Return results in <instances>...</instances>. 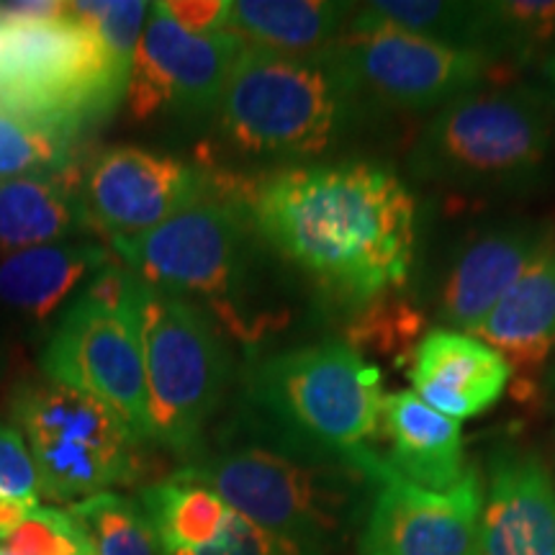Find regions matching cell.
Here are the masks:
<instances>
[{
	"instance_id": "cell-1",
	"label": "cell",
	"mask_w": 555,
	"mask_h": 555,
	"mask_svg": "<svg viewBox=\"0 0 555 555\" xmlns=\"http://www.w3.org/2000/svg\"><path fill=\"white\" fill-rule=\"evenodd\" d=\"M258 237L347 307H378L416 255V204L378 163L298 165L240 189Z\"/></svg>"
},
{
	"instance_id": "cell-2",
	"label": "cell",
	"mask_w": 555,
	"mask_h": 555,
	"mask_svg": "<svg viewBox=\"0 0 555 555\" xmlns=\"http://www.w3.org/2000/svg\"><path fill=\"white\" fill-rule=\"evenodd\" d=\"M245 401L278 448L352 463L371 478L384 433V378L352 343L324 339L249 367Z\"/></svg>"
},
{
	"instance_id": "cell-3",
	"label": "cell",
	"mask_w": 555,
	"mask_h": 555,
	"mask_svg": "<svg viewBox=\"0 0 555 555\" xmlns=\"http://www.w3.org/2000/svg\"><path fill=\"white\" fill-rule=\"evenodd\" d=\"M406 163L416 180L442 189H538L555 165V103L530 86L470 90L429 116Z\"/></svg>"
},
{
	"instance_id": "cell-4",
	"label": "cell",
	"mask_w": 555,
	"mask_h": 555,
	"mask_svg": "<svg viewBox=\"0 0 555 555\" xmlns=\"http://www.w3.org/2000/svg\"><path fill=\"white\" fill-rule=\"evenodd\" d=\"M360 99L335 60L245 47L217 108L221 137L247 157H314L335 147Z\"/></svg>"
},
{
	"instance_id": "cell-5",
	"label": "cell",
	"mask_w": 555,
	"mask_h": 555,
	"mask_svg": "<svg viewBox=\"0 0 555 555\" xmlns=\"http://www.w3.org/2000/svg\"><path fill=\"white\" fill-rule=\"evenodd\" d=\"M224 502L278 535L324 551L371 478L352 463L294 450L245 446L185 466Z\"/></svg>"
},
{
	"instance_id": "cell-6",
	"label": "cell",
	"mask_w": 555,
	"mask_h": 555,
	"mask_svg": "<svg viewBox=\"0 0 555 555\" xmlns=\"http://www.w3.org/2000/svg\"><path fill=\"white\" fill-rule=\"evenodd\" d=\"M139 327L152 440L178 455H191L224 399L232 373L224 337L196 301L144 281L139 283Z\"/></svg>"
},
{
	"instance_id": "cell-7",
	"label": "cell",
	"mask_w": 555,
	"mask_h": 555,
	"mask_svg": "<svg viewBox=\"0 0 555 555\" xmlns=\"http://www.w3.org/2000/svg\"><path fill=\"white\" fill-rule=\"evenodd\" d=\"M129 73L90 24L67 16L5 26L0 106L75 131L127 95Z\"/></svg>"
},
{
	"instance_id": "cell-8",
	"label": "cell",
	"mask_w": 555,
	"mask_h": 555,
	"mask_svg": "<svg viewBox=\"0 0 555 555\" xmlns=\"http://www.w3.org/2000/svg\"><path fill=\"white\" fill-rule=\"evenodd\" d=\"M253 219L240 191L211 183L204 196L168 221L129 240H111L119 258L144 283L176 296H201L208 307L245 332L237 294L247 281Z\"/></svg>"
},
{
	"instance_id": "cell-9",
	"label": "cell",
	"mask_w": 555,
	"mask_h": 555,
	"mask_svg": "<svg viewBox=\"0 0 555 555\" xmlns=\"http://www.w3.org/2000/svg\"><path fill=\"white\" fill-rule=\"evenodd\" d=\"M139 275L108 268L69 307L41 367L54 384L114 406L139 440H152L150 391L139 327Z\"/></svg>"
},
{
	"instance_id": "cell-10",
	"label": "cell",
	"mask_w": 555,
	"mask_h": 555,
	"mask_svg": "<svg viewBox=\"0 0 555 555\" xmlns=\"http://www.w3.org/2000/svg\"><path fill=\"white\" fill-rule=\"evenodd\" d=\"M13 420L24 433L41 494L54 502L95 496L131 481L142 440L106 401L54 380L21 384Z\"/></svg>"
},
{
	"instance_id": "cell-11",
	"label": "cell",
	"mask_w": 555,
	"mask_h": 555,
	"mask_svg": "<svg viewBox=\"0 0 555 555\" xmlns=\"http://www.w3.org/2000/svg\"><path fill=\"white\" fill-rule=\"evenodd\" d=\"M330 57L360 103L371 101L404 114H435L470 90L491 86L502 67L481 52L360 21L356 13Z\"/></svg>"
},
{
	"instance_id": "cell-12",
	"label": "cell",
	"mask_w": 555,
	"mask_h": 555,
	"mask_svg": "<svg viewBox=\"0 0 555 555\" xmlns=\"http://www.w3.org/2000/svg\"><path fill=\"white\" fill-rule=\"evenodd\" d=\"M245 44L232 34H191L165 3L150 5V24L131 62L127 101L137 119L159 111L211 114L219 108Z\"/></svg>"
},
{
	"instance_id": "cell-13",
	"label": "cell",
	"mask_w": 555,
	"mask_h": 555,
	"mask_svg": "<svg viewBox=\"0 0 555 555\" xmlns=\"http://www.w3.org/2000/svg\"><path fill=\"white\" fill-rule=\"evenodd\" d=\"M371 512L360 532L358 555H476L483 478L468 466L448 491L422 489L393 474L386 457L371 470Z\"/></svg>"
},
{
	"instance_id": "cell-14",
	"label": "cell",
	"mask_w": 555,
	"mask_h": 555,
	"mask_svg": "<svg viewBox=\"0 0 555 555\" xmlns=\"http://www.w3.org/2000/svg\"><path fill=\"white\" fill-rule=\"evenodd\" d=\"M211 189L201 168L139 147L106 150L88 170L86 214L111 240H129L168 221Z\"/></svg>"
},
{
	"instance_id": "cell-15",
	"label": "cell",
	"mask_w": 555,
	"mask_h": 555,
	"mask_svg": "<svg viewBox=\"0 0 555 555\" xmlns=\"http://www.w3.org/2000/svg\"><path fill=\"white\" fill-rule=\"evenodd\" d=\"M476 555H555V478L538 450H491Z\"/></svg>"
},
{
	"instance_id": "cell-16",
	"label": "cell",
	"mask_w": 555,
	"mask_h": 555,
	"mask_svg": "<svg viewBox=\"0 0 555 555\" xmlns=\"http://www.w3.org/2000/svg\"><path fill=\"white\" fill-rule=\"evenodd\" d=\"M553 237L555 224L535 219L499 224L476 237L442 283V322L450 330L476 335L486 317L509 294Z\"/></svg>"
},
{
	"instance_id": "cell-17",
	"label": "cell",
	"mask_w": 555,
	"mask_h": 555,
	"mask_svg": "<svg viewBox=\"0 0 555 555\" xmlns=\"http://www.w3.org/2000/svg\"><path fill=\"white\" fill-rule=\"evenodd\" d=\"M512 373L509 360L489 343L450 327L429 330L412 356L414 393L455 422L494 406Z\"/></svg>"
},
{
	"instance_id": "cell-18",
	"label": "cell",
	"mask_w": 555,
	"mask_h": 555,
	"mask_svg": "<svg viewBox=\"0 0 555 555\" xmlns=\"http://www.w3.org/2000/svg\"><path fill=\"white\" fill-rule=\"evenodd\" d=\"M384 433L391 440L386 463L406 481L429 491H448L466 476L461 422L435 412L414 391L388 393Z\"/></svg>"
},
{
	"instance_id": "cell-19",
	"label": "cell",
	"mask_w": 555,
	"mask_h": 555,
	"mask_svg": "<svg viewBox=\"0 0 555 555\" xmlns=\"http://www.w3.org/2000/svg\"><path fill=\"white\" fill-rule=\"evenodd\" d=\"M352 13L356 5L335 0H237L227 34L262 52L319 60L335 50Z\"/></svg>"
},
{
	"instance_id": "cell-20",
	"label": "cell",
	"mask_w": 555,
	"mask_h": 555,
	"mask_svg": "<svg viewBox=\"0 0 555 555\" xmlns=\"http://www.w3.org/2000/svg\"><path fill=\"white\" fill-rule=\"evenodd\" d=\"M86 201L80 185L67 168L3 180L0 183V249L54 245L86 224Z\"/></svg>"
},
{
	"instance_id": "cell-21",
	"label": "cell",
	"mask_w": 555,
	"mask_h": 555,
	"mask_svg": "<svg viewBox=\"0 0 555 555\" xmlns=\"http://www.w3.org/2000/svg\"><path fill=\"white\" fill-rule=\"evenodd\" d=\"M476 337L519 365L535 367L555 350V237L525 270Z\"/></svg>"
},
{
	"instance_id": "cell-22",
	"label": "cell",
	"mask_w": 555,
	"mask_h": 555,
	"mask_svg": "<svg viewBox=\"0 0 555 555\" xmlns=\"http://www.w3.org/2000/svg\"><path fill=\"white\" fill-rule=\"evenodd\" d=\"M108 266L106 249L86 242L21 249L0 262V301L31 319H47L88 275L95 278Z\"/></svg>"
},
{
	"instance_id": "cell-23",
	"label": "cell",
	"mask_w": 555,
	"mask_h": 555,
	"mask_svg": "<svg viewBox=\"0 0 555 555\" xmlns=\"http://www.w3.org/2000/svg\"><path fill=\"white\" fill-rule=\"evenodd\" d=\"M142 512L159 551L176 555L211 545L227 522L229 504L189 468H180L142 491Z\"/></svg>"
},
{
	"instance_id": "cell-24",
	"label": "cell",
	"mask_w": 555,
	"mask_h": 555,
	"mask_svg": "<svg viewBox=\"0 0 555 555\" xmlns=\"http://www.w3.org/2000/svg\"><path fill=\"white\" fill-rule=\"evenodd\" d=\"M356 18L414 37L463 47L489 57L491 13L486 3H450V0H373L356 5Z\"/></svg>"
},
{
	"instance_id": "cell-25",
	"label": "cell",
	"mask_w": 555,
	"mask_h": 555,
	"mask_svg": "<svg viewBox=\"0 0 555 555\" xmlns=\"http://www.w3.org/2000/svg\"><path fill=\"white\" fill-rule=\"evenodd\" d=\"M73 142L75 131L0 106V183L65 170Z\"/></svg>"
},
{
	"instance_id": "cell-26",
	"label": "cell",
	"mask_w": 555,
	"mask_h": 555,
	"mask_svg": "<svg viewBox=\"0 0 555 555\" xmlns=\"http://www.w3.org/2000/svg\"><path fill=\"white\" fill-rule=\"evenodd\" d=\"M80 530L86 532L95 555H157L155 532L134 502L119 494L88 496L69 509Z\"/></svg>"
},
{
	"instance_id": "cell-27",
	"label": "cell",
	"mask_w": 555,
	"mask_h": 555,
	"mask_svg": "<svg viewBox=\"0 0 555 555\" xmlns=\"http://www.w3.org/2000/svg\"><path fill=\"white\" fill-rule=\"evenodd\" d=\"M489 57L530 65L555 44V0H489Z\"/></svg>"
},
{
	"instance_id": "cell-28",
	"label": "cell",
	"mask_w": 555,
	"mask_h": 555,
	"mask_svg": "<svg viewBox=\"0 0 555 555\" xmlns=\"http://www.w3.org/2000/svg\"><path fill=\"white\" fill-rule=\"evenodd\" d=\"M0 551L5 555H80L93 553V545L69 512L37 506L0 538Z\"/></svg>"
},
{
	"instance_id": "cell-29",
	"label": "cell",
	"mask_w": 555,
	"mask_h": 555,
	"mask_svg": "<svg viewBox=\"0 0 555 555\" xmlns=\"http://www.w3.org/2000/svg\"><path fill=\"white\" fill-rule=\"evenodd\" d=\"M69 13L82 24H90L101 34L103 44L114 54V60L131 73L142 24L150 16V3L121 0V3H69Z\"/></svg>"
},
{
	"instance_id": "cell-30",
	"label": "cell",
	"mask_w": 555,
	"mask_h": 555,
	"mask_svg": "<svg viewBox=\"0 0 555 555\" xmlns=\"http://www.w3.org/2000/svg\"><path fill=\"white\" fill-rule=\"evenodd\" d=\"M176 555H324V551H317V547L298 543V540L270 532L229 506L227 522L211 545Z\"/></svg>"
},
{
	"instance_id": "cell-31",
	"label": "cell",
	"mask_w": 555,
	"mask_h": 555,
	"mask_svg": "<svg viewBox=\"0 0 555 555\" xmlns=\"http://www.w3.org/2000/svg\"><path fill=\"white\" fill-rule=\"evenodd\" d=\"M39 474L24 435L0 427V494L31 512L39 506Z\"/></svg>"
},
{
	"instance_id": "cell-32",
	"label": "cell",
	"mask_w": 555,
	"mask_h": 555,
	"mask_svg": "<svg viewBox=\"0 0 555 555\" xmlns=\"http://www.w3.org/2000/svg\"><path fill=\"white\" fill-rule=\"evenodd\" d=\"M165 9L185 31L227 34L232 3L229 0H172V3H165Z\"/></svg>"
},
{
	"instance_id": "cell-33",
	"label": "cell",
	"mask_w": 555,
	"mask_h": 555,
	"mask_svg": "<svg viewBox=\"0 0 555 555\" xmlns=\"http://www.w3.org/2000/svg\"><path fill=\"white\" fill-rule=\"evenodd\" d=\"M69 3L54 0H31V3H0V24H34V21H50L67 16Z\"/></svg>"
},
{
	"instance_id": "cell-34",
	"label": "cell",
	"mask_w": 555,
	"mask_h": 555,
	"mask_svg": "<svg viewBox=\"0 0 555 555\" xmlns=\"http://www.w3.org/2000/svg\"><path fill=\"white\" fill-rule=\"evenodd\" d=\"M26 515H29V509H26V506L11 502V499H5L3 494H0V538L9 535L13 527H16Z\"/></svg>"
},
{
	"instance_id": "cell-35",
	"label": "cell",
	"mask_w": 555,
	"mask_h": 555,
	"mask_svg": "<svg viewBox=\"0 0 555 555\" xmlns=\"http://www.w3.org/2000/svg\"><path fill=\"white\" fill-rule=\"evenodd\" d=\"M543 78L547 82V90H551V101L555 103V44L547 52V57H543Z\"/></svg>"
},
{
	"instance_id": "cell-36",
	"label": "cell",
	"mask_w": 555,
	"mask_h": 555,
	"mask_svg": "<svg viewBox=\"0 0 555 555\" xmlns=\"http://www.w3.org/2000/svg\"><path fill=\"white\" fill-rule=\"evenodd\" d=\"M3 47H5V26L0 24V57H3Z\"/></svg>"
},
{
	"instance_id": "cell-37",
	"label": "cell",
	"mask_w": 555,
	"mask_h": 555,
	"mask_svg": "<svg viewBox=\"0 0 555 555\" xmlns=\"http://www.w3.org/2000/svg\"><path fill=\"white\" fill-rule=\"evenodd\" d=\"M80 555H93V553H80Z\"/></svg>"
},
{
	"instance_id": "cell-38",
	"label": "cell",
	"mask_w": 555,
	"mask_h": 555,
	"mask_svg": "<svg viewBox=\"0 0 555 555\" xmlns=\"http://www.w3.org/2000/svg\"><path fill=\"white\" fill-rule=\"evenodd\" d=\"M0 555H5V553H3V551H0Z\"/></svg>"
}]
</instances>
